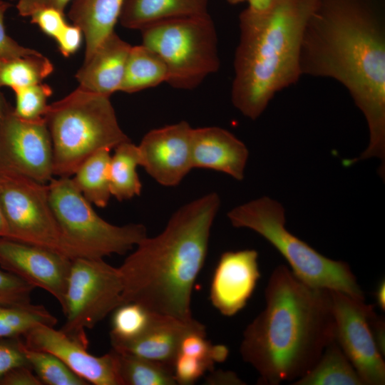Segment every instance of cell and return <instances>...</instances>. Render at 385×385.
<instances>
[{
	"instance_id": "obj_7",
	"label": "cell",
	"mask_w": 385,
	"mask_h": 385,
	"mask_svg": "<svg viewBox=\"0 0 385 385\" xmlns=\"http://www.w3.org/2000/svg\"><path fill=\"white\" fill-rule=\"evenodd\" d=\"M142 44L153 50L174 88L192 90L220 66L215 26L209 14L161 21L140 30Z\"/></svg>"
},
{
	"instance_id": "obj_45",
	"label": "cell",
	"mask_w": 385,
	"mask_h": 385,
	"mask_svg": "<svg viewBox=\"0 0 385 385\" xmlns=\"http://www.w3.org/2000/svg\"><path fill=\"white\" fill-rule=\"evenodd\" d=\"M12 108L4 94L0 91V128L7 113Z\"/></svg>"
},
{
	"instance_id": "obj_18",
	"label": "cell",
	"mask_w": 385,
	"mask_h": 385,
	"mask_svg": "<svg viewBox=\"0 0 385 385\" xmlns=\"http://www.w3.org/2000/svg\"><path fill=\"white\" fill-rule=\"evenodd\" d=\"M204 327L195 319L183 321L155 313L150 325L140 337L111 345L113 349L120 353L146 359L173 369L183 337L191 330Z\"/></svg>"
},
{
	"instance_id": "obj_34",
	"label": "cell",
	"mask_w": 385,
	"mask_h": 385,
	"mask_svg": "<svg viewBox=\"0 0 385 385\" xmlns=\"http://www.w3.org/2000/svg\"><path fill=\"white\" fill-rule=\"evenodd\" d=\"M23 338H0V381L12 369L29 365L22 349Z\"/></svg>"
},
{
	"instance_id": "obj_8",
	"label": "cell",
	"mask_w": 385,
	"mask_h": 385,
	"mask_svg": "<svg viewBox=\"0 0 385 385\" xmlns=\"http://www.w3.org/2000/svg\"><path fill=\"white\" fill-rule=\"evenodd\" d=\"M47 186L53 212L76 258L124 255L148 236L142 224L117 226L101 218L71 177L53 178Z\"/></svg>"
},
{
	"instance_id": "obj_11",
	"label": "cell",
	"mask_w": 385,
	"mask_h": 385,
	"mask_svg": "<svg viewBox=\"0 0 385 385\" xmlns=\"http://www.w3.org/2000/svg\"><path fill=\"white\" fill-rule=\"evenodd\" d=\"M329 293L335 341L364 385H384L385 363L374 342L369 321L374 306L341 292L329 290Z\"/></svg>"
},
{
	"instance_id": "obj_19",
	"label": "cell",
	"mask_w": 385,
	"mask_h": 385,
	"mask_svg": "<svg viewBox=\"0 0 385 385\" xmlns=\"http://www.w3.org/2000/svg\"><path fill=\"white\" fill-rule=\"evenodd\" d=\"M131 46L115 31L109 34L77 71L78 86L108 97L120 91Z\"/></svg>"
},
{
	"instance_id": "obj_29",
	"label": "cell",
	"mask_w": 385,
	"mask_h": 385,
	"mask_svg": "<svg viewBox=\"0 0 385 385\" xmlns=\"http://www.w3.org/2000/svg\"><path fill=\"white\" fill-rule=\"evenodd\" d=\"M111 343L116 344L135 339L150 325L155 312L143 305L135 303H123L112 312Z\"/></svg>"
},
{
	"instance_id": "obj_31",
	"label": "cell",
	"mask_w": 385,
	"mask_h": 385,
	"mask_svg": "<svg viewBox=\"0 0 385 385\" xmlns=\"http://www.w3.org/2000/svg\"><path fill=\"white\" fill-rule=\"evenodd\" d=\"M16 95L14 113L18 117L34 120L43 118L48 108L47 101L52 94L51 88L40 83L13 90Z\"/></svg>"
},
{
	"instance_id": "obj_6",
	"label": "cell",
	"mask_w": 385,
	"mask_h": 385,
	"mask_svg": "<svg viewBox=\"0 0 385 385\" xmlns=\"http://www.w3.org/2000/svg\"><path fill=\"white\" fill-rule=\"evenodd\" d=\"M227 217L234 227L250 229L263 237L304 283L365 300L364 292L346 262L321 255L287 230L284 209L277 200L269 197L251 200L232 209Z\"/></svg>"
},
{
	"instance_id": "obj_28",
	"label": "cell",
	"mask_w": 385,
	"mask_h": 385,
	"mask_svg": "<svg viewBox=\"0 0 385 385\" xmlns=\"http://www.w3.org/2000/svg\"><path fill=\"white\" fill-rule=\"evenodd\" d=\"M116 353L122 385L177 384L173 369L131 354Z\"/></svg>"
},
{
	"instance_id": "obj_13",
	"label": "cell",
	"mask_w": 385,
	"mask_h": 385,
	"mask_svg": "<svg viewBox=\"0 0 385 385\" xmlns=\"http://www.w3.org/2000/svg\"><path fill=\"white\" fill-rule=\"evenodd\" d=\"M72 260L41 247L0 238V267L50 293L63 309Z\"/></svg>"
},
{
	"instance_id": "obj_15",
	"label": "cell",
	"mask_w": 385,
	"mask_h": 385,
	"mask_svg": "<svg viewBox=\"0 0 385 385\" xmlns=\"http://www.w3.org/2000/svg\"><path fill=\"white\" fill-rule=\"evenodd\" d=\"M186 121L148 132L138 145L140 165L159 184L178 185L193 168L192 135Z\"/></svg>"
},
{
	"instance_id": "obj_26",
	"label": "cell",
	"mask_w": 385,
	"mask_h": 385,
	"mask_svg": "<svg viewBox=\"0 0 385 385\" xmlns=\"http://www.w3.org/2000/svg\"><path fill=\"white\" fill-rule=\"evenodd\" d=\"M53 65L41 53L0 61V88L13 90L42 83Z\"/></svg>"
},
{
	"instance_id": "obj_22",
	"label": "cell",
	"mask_w": 385,
	"mask_h": 385,
	"mask_svg": "<svg viewBox=\"0 0 385 385\" xmlns=\"http://www.w3.org/2000/svg\"><path fill=\"white\" fill-rule=\"evenodd\" d=\"M294 385H364L337 342L332 341L313 367Z\"/></svg>"
},
{
	"instance_id": "obj_25",
	"label": "cell",
	"mask_w": 385,
	"mask_h": 385,
	"mask_svg": "<svg viewBox=\"0 0 385 385\" xmlns=\"http://www.w3.org/2000/svg\"><path fill=\"white\" fill-rule=\"evenodd\" d=\"M138 165L140 157L138 145L129 140L114 148L108 167L111 196L123 201L140 195L142 184L137 173Z\"/></svg>"
},
{
	"instance_id": "obj_41",
	"label": "cell",
	"mask_w": 385,
	"mask_h": 385,
	"mask_svg": "<svg viewBox=\"0 0 385 385\" xmlns=\"http://www.w3.org/2000/svg\"><path fill=\"white\" fill-rule=\"evenodd\" d=\"M369 325L376 346L381 354H385V322L384 319L374 311L369 317Z\"/></svg>"
},
{
	"instance_id": "obj_4",
	"label": "cell",
	"mask_w": 385,
	"mask_h": 385,
	"mask_svg": "<svg viewBox=\"0 0 385 385\" xmlns=\"http://www.w3.org/2000/svg\"><path fill=\"white\" fill-rule=\"evenodd\" d=\"M319 0H279L263 19L239 16L240 39L234 58L233 106L256 120L279 91L302 76L304 31Z\"/></svg>"
},
{
	"instance_id": "obj_16",
	"label": "cell",
	"mask_w": 385,
	"mask_h": 385,
	"mask_svg": "<svg viewBox=\"0 0 385 385\" xmlns=\"http://www.w3.org/2000/svg\"><path fill=\"white\" fill-rule=\"evenodd\" d=\"M260 277L256 250L247 249L223 252L210 283L212 304L224 316L236 314L246 306Z\"/></svg>"
},
{
	"instance_id": "obj_39",
	"label": "cell",
	"mask_w": 385,
	"mask_h": 385,
	"mask_svg": "<svg viewBox=\"0 0 385 385\" xmlns=\"http://www.w3.org/2000/svg\"><path fill=\"white\" fill-rule=\"evenodd\" d=\"M0 385H42L30 365L16 366L1 380Z\"/></svg>"
},
{
	"instance_id": "obj_21",
	"label": "cell",
	"mask_w": 385,
	"mask_h": 385,
	"mask_svg": "<svg viewBox=\"0 0 385 385\" xmlns=\"http://www.w3.org/2000/svg\"><path fill=\"white\" fill-rule=\"evenodd\" d=\"M209 0H125L119 21L128 29L141 30L171 19L209 14Z\"/></svg>"
},
{
	"instance_id": "obj_9",
	"label": "cell",
	"mask_w": 385,
	"mask_h": 385,
	"mask_svg": "<svg viewBox=\"0 0 385 385\" xmlns=\"http://www.w3.org/2000/svg\"><path fill=\"white\" fill-rule=\"evenodd\" d=\"M0 205L9 227L8 239L76 258L53 212L47 184L0 169Z\"/></svg>"
},
{
	"instance_id": "obj_14",
	"label": "cell",
	"mask_w": 385,
	"mask_h": 385,
	"mask_svg": "<svg viewBox=\"0 0 385 385\" xmlns=\"http://www.w3.org/2000/svg\"><path fill=\"white\" fill-rule=\"evenodd\" d=\"M22 338L27 347L57 356L88 384L122 385L117 353L113 349L103 356H94L88 351V346L69 337L61 329L44 325L34 327Z\"/></svg>"
},
{
	"instance_id": "obj_46",
	"label": "cell",
	"mask_w": 385,
	"mask_h": 385,
	"mask_svg": "<svg viewBox=\"0 0 385 385\" xmlns=\"http://www.w3.org/2000/svg\"><path fill=\"white\" fill-rule=\"evenodd\" d=\"M9 227L0 205V238H8Z\"/></svg>"
},
{
	"instance_id": "obj_30",
	"label": "cell",
	"mask_w": 385,
	"mask_h": 385,
	"mask_svg": "<svg viewBox=\"0 0 385 385\" xmlns=\"http://www.w3.org/2000/svg\"><path fill=\"white\" fill-rule=\"evenodd\" d=\"M22 349L32 370L42 385H88L60 359L44 351L27 347L23 341Z\"/></svg>"
},
{
	"instance_id": "obj_35",
	"label": "cell",
	"mask_w": 385,
	"mask_h": 385,
	"mask_svg": "<svg viewBox=\"0 0 385 385\" xmlns=\"http://www.w3.org/2000/svg\"><path fill=\"white\" fill-rule=\"evenodd\" d=\"M11 6L9 2L0 0V61L39 53L21 46L6 34L4 23V15Z\"/></svg>"
},
{
	"instance_id": "obj_32",
	"label": "cell",
	"mask_w": 385,
	"mask_h": 385,
	"mask_svg": "<svg viewBox=\"0 0 385 385\" xmlns=\"http://www.w3.org/2000/svg\"><path fill=\"white\" fill-rule=\"evenodd\" d=\"M35 288L0 267V305L24 306L31 304Z\"/></svg>"
},
{
	"instance_id": "obj_24",
	"label": "cell",
	"mask_w": 385,
	"mask_h": 385,
	"mask_svg": "<svg viewBox=\"0 0 385 385\" xmlns=\"http://www.w3.org/2000/svg\"><path fill=\"white\" fill-rule=\"evenodd\" d=\"M111 150L103 149L90 155L71 177L79 192L91 204L105 207L111 196L108 175Z\"/></svg>"
},
{
	"instance_id": "obj_37",
	"label": "cell",
	"mask_w": 385,
	"mask_h": 385,
	"mask_svg": "<svg viewBox=\"0 0 385 385\" xmlns=\"http://www.w3.org/2000/svg\"><path fill=\"white\" fill-rule=\"evenodd\" d=\"M83 36L80 28L67 24L56 39L61 53L65 57L75 53L81 46Z\"/></svg>"
},
{
	"instance_id": "obj_17",
	"label": "cell",
	"mask_w": 385,
	"mask_h": 385,
	"mask_svg": "<svg viewBox=\"0 0 385 385\" xmlns=\"http://www.w3.org/2000/svg\"><path fill=\"white\" fill-rule=\"evenodd\" d=\"M193 168H207L242 180L248 159L246 145L230 131L216 126L193 128Z\"/></svg>"
},
{
	"instance_id": "obj_33",
	"label": "cell",
	"mask_w": 385,
	"mask_h": 385,
	"mask_svg": "<svg viewBox=\"0 0 385 385\" xmlns=\"http://www.w3.org/2000/svg\"><path fill=\"white\" fill-rule=\"evenodd\" d=\"M173 370L177 384L189 385L195 382L206 371L214 370V364L178 353L173 363Z\"/></svg>"
},
{
	"instance_id": "obj_36",
	"label": "cell",
	"mask_w": 385,
	"mask_h": 385,
	"mask_svg": "<svg viewBox=\"0 0 385 385\" xmlns=\"http://www.w3.org/2000/svg\"><path fill=\"white\" fill-rule=\"evenodd\" d=\"M30 17L32 24H36L43 33L55 40L68 24L64 12L54 8L38 10Z\"/></svg>"
},
{
	"instance_id": "obj_2",
	"label": "cell",
	"mask_w": 385,
	"mask_h": 385,
	"mask_svg": "<svg viewBox=\"0 0 385 385\" xmlns=\"http://www.w3.org/2000/svg\"><path fill=\"white\" fill-rule=\"evenodd\" d=\"M265 307L247 325L240 351L259 374L258 384L294 382L334 340L329 290L311 287L277 266L265 290Z\"/></svg>"
},
{
	"instance_id": "obj_3",
	"label": "cell",
	"mask_w": 385,
	"mask_h": 385,
	"mask_svg": "<svg viewBox=\"0 0 385 385\" xmlns=\"http://www.w3.org/2000/svg\"><path fill=\"white\" fill-rule=\"evenodd\" d=\"M220 206L216 192L185 204L165 229L148 236L118 267L123 303L140 304L153 312L193 319L191 297L205 263L210 230Z\"/></svg>"
},
{
	"instance_id": "obj_42",
	"label": "cell",
	"mask_w": 385,
	"mask_h": 385,
	"mask_svg": "<svg viewBox=\"0 0 385 385\" xmlns=\"http://www.w3.org/2000/svg\"><path fill=\"white\" fill-rule=\"evenodd\" d=\"M210 372V374L205 379L207 384L241 385L245 384L235 372L231 371L212 370Z\"/></svg>"
},
{
	"instance_id": "obj_20",
	"label": "cell",
	"mask_w": 385,
	"mask_h": 385,
	"mask_svg": "<svg viewBox=\"0 0 385 385\" xmlns=\"http://www.w3.org/2000/svg\"><path fill=\"white\" fill-rule=\"evenodd\" d=\"M125 0H72L68 16L82 31L86 41L84 60L112 32Z\"/></svg>"
},
{
	"instance_id": "obj_27",
	"label": "cell",
	"mask_w": 385,
	"mask_h": 385,
	"mask_svg": "<svg viewBox=\"0 0 385 385\" xmlns=\"http://www.w3.org/2000/svg\"><path fill=\"white\" fill-rule=\"evenodd\" d=\"M57 321L41 304L0 305V338L23 337L36 327H54Z\"/></svg>"
},
{
	"instance_id": "obj_5",
	"label": "cell",
	"mask_w": 385,
	"mask_h": 385,
	"mask_svg": "<svg viewBox=\"0 0 385 385\" xmlns=\"http://www.w3.org/2000/svg\"><path fill=\"white\" fill-rule=\"evenodd\" d=\"M43 118L52 142L54 177H71L92 154L130 140L110 97L80 86L49 104Z\"/></svg>"
},
{
	"instance_id": "obj_12",
	"label": "cell",
	"mask_w": 385,
	"mask_h": 385,
	"mask_svg": "<svg viewBox=\"0 0 385 385\" xmlns=\"http://www.w3.org/2000/svg\"><path fill=\"white\" fill-rule=\"evenodd\" d=\"M0 169L47 184L54 178L52 142L44 118L29 120L12 108L0 128Z\"/></svg>"
},
{
	"instance_id": "obj_47",
	"label": "cell",
	"mask_w": 385,
	"mask_h": 385,
	"mask_svg": "<svg viewBox=\"0 0 385 385\" xmlns=\"http://www.w3.org/2000/svg\"><path fill=\"white\" fill-rule=\"evenodd\" d=\"M230 4H238L245 2V0H226Z\"/></svg>"
},
{
	"instance_id": "obj_10",
	"label": "cell",
	"mask_w": 385,
	"mask_h": 385,
	"mask_svg": "<svg viewBox=\"0 0 385 385\" xmlns=\"http://www.w3.org/2000/svg\"><path fill=\"white\" fill-rule=\"evenodd\" d=\"M123 289L118 267L103 258L73 259L62 309L66 322L61 330L88 346L86 330L123 304Z\"/></svg>"
},
{
	"instance_id": "obj_44",
	"label": "cell",
	"mask_w": 385,
	"mask_h": 385,
	"mask_svg": "<svg viewBox=\"0 0 385 385\" xmlns=\"http://www.w3.org/2000/svg\"><path fill=\"white\" fill-rule=\"evenodd\" d=\"M374 296L377 306L383 311L385 309V281L381 279L378 284Z\"/></svg>"
},
{
	"instance_id": "obj_40",
	"label": "cell",
	"mask_w": 385,
	"mask_h": 385,
	"mask_svg": "<svg viewBox=\"0 0 385 385\" xmlns=\"http://www.w3.org/2000/svg\"><path fill=\"white\" fill-rule=\"evenodd\" d=\"M279 0H245L247 7L241 12V15L252 19H263L274 10Z\"/></svg>"
},
{
	"instance_id": "obj_1",
	"label": "cell",
	"mask_w": 385,
	"mask_h": 385,
	"mask_svg": "<svg viewBox=\"0 0 385 385\" xmlns=\"http://www.w3.org/2000/svg\"><path fill=\"white\" fill-rule=\"evenodd\" d=\"M302 75L342 84L364 114L369 143L359 160L376 157L384 175L385 18L378 0H319L306 25Z\"/></svg>"
},
{
	"instance_id": "obj_43",
	"label": "cell",
	"mask_w": 385,
	"mask_h": 385,
	"mask_svg": "<svg viewBox=\"0 0 385 385\" xmlns=\"http://www.w3.org/2000/svg\"><path fill=\"white\" fill-rule=\"evenodd\" d=\"M229 354L228 348L222 344H211L210 349V358L214 363L225 361Z\"/></svg>"
},
{
	"instance_id": "obj_23",
	"label": "cell",
	"mask_w": 385,
	"mask_h": 385,
	"mask_svg": "<svg viewBox=\"0 0 385 385\" xmlns=\"http://www.w3.org/2000/svg\"><path fill=\"white\" fill-rule=\"evenodd\" d=\"M168 70L153 50L141 44L131 46L120 91L132 93L167 82Z\"/></svg>"
},
{
	"instance_id": "obj_38",
	"label": "cell",
	"mask_w": 385,
	"mask_h": 385,
	"mask_svg": "<svg viewBox=\"0 0 385 385\" xmlns=\"http://www.w3.org/2000/svg\"><path fill=\"white\" fill-rule=\"evenodd\" d=\"M72 0H18L16 9L20 16L30 17L34 12L45 8H54L64 12Z\"/></svg>"
}]
</instances>
